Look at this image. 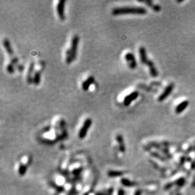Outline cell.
I'll use <instances>...</instances> for the list:
<instances>
[{
	"instance_id": "10",
	"label": "cell",
	"mask_w": 195,
	"mask_h": 195,
	"mask_svg": "<svg viewBox=\"0 0 195 195\" xmlns=\"http://www.w3.org/2000/svg\"><path fill=\"white\" fill-rule=\"evenodd\" d=\"M139 58H140V61L141 63L143 64H146L148 62V61L149 59H148L147 56V53H146V50L144 47H140L139 49Z\"/></svg>"
},
{
	"instance_id": "3",
	"label": "cell",
	"mask_w": 195,
	"mask_h": 195,
	"mask_svg": "<svg viewBox=\"0 0 195 195\" xmlns=\"http://www.w3.org/2000/svg\"><path fill=\"white\" fill-rule=\"evenodd\" d=\"M92 119L90 118H87L85 119V121H84V123L83 124V126L81 127V128L80 129L79 133H78V136L81 139H83L85 137V136L87 135V132H88V130H89L90 127L92 125Z\"/></svg>"
},
{
	"instance_id": "4",
	"label": "cell",
	"mask_w": 195,
	"mask_h": 195,
	"mask_svg": "<svg viewBox=\"0 0 195 195\" xmlns=\"http://www.w3.org/2000/svg\"><path fill=\"white\" fill-rule=\"evenodd\" d=\"M124 59L126 61L128 64V66L131 69H135L136 68L137 63L135 59V56L132 52H128L127 54H125Z\"/></svg>"
},
{
	"instance_id": "16",
	"label": "cell",
	"mask_w": 195,
	"mask_h": 195,
	"mask_svg": "<svg viewBox=\"0 0 195 195\" xmlns=\"http://www.w3.org/2000/svg\"><path fill=\"white\" fill-rule=\"evenodd\" d=\"M7 71L8 73H13L14 72V70H15L13 64H11V63L8 64L7 67Z\"/></svg>"
},
{
	"instance_id": "13",
	"label": "cell",
	"mask_w": 195,
	"mask_h": 195,
	"mask_svg": "<svg viewBox=\"0 0 195 195\" xmlns=\"http://www.w3.org/2000/svg\"><path fill=\"white\" fill-rule=\"evenodd\" d=\"M3 46H4V48H5L6 51H7V53L10 55V56H13V51L12 49V48H11L10 43L9 42V40H8L7 39H5L3 40Z\"/></svg>"
},
{
	"instance_id": "19",
	"label": "cell",
	"mask_w": 195,
	"mask_h": 195,
	"mask_svg": "<svg viewBox=\"0 0 195 195\" xmlns=\"http://www.w3.org/2000/svg\"><path fill=\"white\" fill-rule=\"evenodd\" d=\"M123 174L122 173H110V176H115L116 174V176L118 175H121V174Z\"/></svg>"
},
{
	"instance_id": "2",
	"label": "cell",
	"mask_w": 195,
	"mask_h": 195,
	"mask_svg": "<svg viewBox=\"0 0 195 195\" xmlns=\"http://www.w3.org/2000/svg\"><path fill=\"white\" fill-rule=\"evenodd\" d=\"M78 42H79V37L77 35H75L72 38L70 49L66 52V62L67 64L71 63L76 58Z\"/></svg>"
},
{
	"instance_id": "6",
	"label": "cell",
	"mask_w": 195,
	"mask_h": 195,
	"mask_svg": "<svg viewBox=\"0 0 195 195\" xmlns=\"http://www.w3.org/2000/svg\"><path fill=\"white\" fill-rule=\"evenodd\" d=\"M139 93L137 91H134L132 93H130V94L126 95V97L124 98V106H128L132 102L133 100H135L136 98H137L138 97Z\"/></svg>"
},
{
	"instance_id": "14",
	"label": "cell",
	"mask_w": 195,
	"mask_h": 195,
	"mask_svg": "<svg viewBox=\"0 0 195 195\" xmlns=\"http://www.w3.org/2000/svg\"><path fill=\"white\" fill-rule=\"evenodd\" d=\"M116 139H117L119 143V148H120V150L122 152H124L125 151V148H124V140L123 138V136L121 135H118L116 136Z\"/></svg>"
},
{
	"instance_id": "15",
	"label": "cell",
	"mask_w": 195,
	"mask_h": 195,
	"mask_svg": "<svg viewBox=\"0 0 195 195\" xmlns=\"http://www.w3.org/2000/svg\"><path fill=\"white\" fill-rule=\"evenodd\" d=\"M40 81V71H36L34 73V76L33 77V82L36 85H39Z\"/></svg>"
},
{
	"instance_id": "11",
	"label": "cell",
	"mask_w": 195,
	"mask_h": 195,
	"mask_svg": "<svg viewBox=\"0 0 195 195\" xmlns=\"http://www.w3.org/2000/svg\"><path fill=\"white\" fill-rule=\"evenodd\" d=\"M34 69V63L32 62L29 66V68L27 74V81L28 83H32L33 82V78H32V73Z\"/></svg>"
},
{
	"instance_id": "9",
	"label": "cell",
	"mask_w": 195,
	"mask_h": 195,
	"mask_svg": "<svg viewBox=\"0 0 195 195\" xmlns=\"http://www.w3.org/2000/svg\"><path fill=\"white\" fill-rule=\"evenodd\" d=\"M189 105L188 100H184L177 106L175 109V112L176 114H181L184 110L187 108Z\"/></svg>"
},
{
	"instance_id": "18",
	"label": "cell",
	"mask_w": 195,
	"mask_h": 195,
	"mask_svg": "<svg viewBox=\"0 0 195 195\" xmlns=\"http://www.w3.org/2000/svg\"><path fill=\"white\" fill-rule=\"evenodd\" d=\"M184 179L181 178V179H180L178 180V181H177L176 184L179 186H182L183 184H184Z\"/></svg>"
},
{
	"instance_id": "1",
	"label": "cell",
	"mask_w": 195,
	"mask_h": 195,
	"mask_svg": "<svg viewBox=\"0 0 195 195\" xmlns=\"http://www.w3.org/2000/svg\"><path fill=\"white\" fill-rule=\"evenodd\" d=\"M147 12L146 9L143 7H117L112 10V13L114 15H119L123 14H141L143 15Z\"/></svg>"
},
{
	"instance_id": "21",
	"label": "cell",
	"mask_w": 195,
	"mask_h": 195,
	"mask_svg": "<svg viewBox=\"0 0 195 195\" xmlns=\"http://www.w3.org/2000/svg\"><path fill=\"white\" fill-rule=\"evenodd\" d=\"M140 194H141V192L139 191H136V193H135V195H140Z\"/></svg>"
},
{
	"instance_id": "5",
	"label": "cell",
	"mask_w": 195,
	"mask_h": 195,
	"mask_svg": "<svg viewBox=\"0 0 195 195\" xmlns=\"http://www.w3.org/2000/svg\"><path fill=\"white\" fill-rule=\"evenodd\" d=\"M174 88V83H170L169 85L166 87V88L165 89V90L164 91V92H163L162 94L160 95V96L158 98V100L159 102L164 101L165 98H167L169 97V95L171 94L172 92H173V91Z\"/></svg>"
},
{
	"instance_id": "8",
	"label": "cell",
	"mask_w": 195,
	"mask_h": 195,
	"mask_svg": "<svg viewBox=\"0 0 195 195\" xmlns=\"http://www.w3.org/2000/svg\"><path fill=\"white\" fill-rule=\"evenodd\" d=\"M147 65L148 66V68H149V71H150V73L151 75V76L154 78H155L158 76V71H157V69L155 68V65H154V63L152 61L148 60Z\"/></svg>"
},
{
	"instance_id": "20",
	"label": "cell",
	"mask_w": 195,
	"mask_h": 195,
	"mask_svg": "<svg viewBox=\"0 0 195 195\" xmlns=\"http://www.w3.org/2000/svg\"><path fill=\"white\" fill-rule=\"evenodd\" d=\"M118 195H124V191L122 190H119Z\"/></svg>"
},
{
	"instance_id": "7",
	"label": "cell",
	"mask_w": 195,
	"mask_h": 195,
	"mask_svg": "<svg viewBox=\"0 0 195 195\" xmlns=\"http://www.w3.org/2000/svg\"><path fill=\"white\" fill-rule=\"evenodd\" d=\"M65 0H61V1H59L58 2V5H57V13L58 15V17L59 18L63 20H65V11H64V9H65Z\"/></svg>"
},
{
	"instance_id": "17",
	"label": "cell",
	"mask_w": 195,
	"mask_h": 195,
	"mask_svg": "<svg viewBox=\"0 0 195 195\" xmlns=\"http://www.w3.org/2000/svg\"><path fill=\"white\" fill-rule=\"evenodd\" d=\"M123 184L125 186H133L134 184L133 182H132L131 181H128V180L127 179H124L123 180Z\"/></svg>"
},
{
	"instance_id": "12",
	"label": "cell",
	"mask_w": 195,
	"mask_h": 195,
	"mask_svg": "<svg viewBox=\"0 0 195 195\" xmlns=\"http://www.w3.org/2000/svg\"><path fill=\"white\" fill-rule=\"evenodd\" d=\"M94 78L92 76L89 77L85 81H84L82 83V89L83 91H87V90L89 89L90 86H91L92 84L94 83Z\"/></svg>"
}]
</instances>
